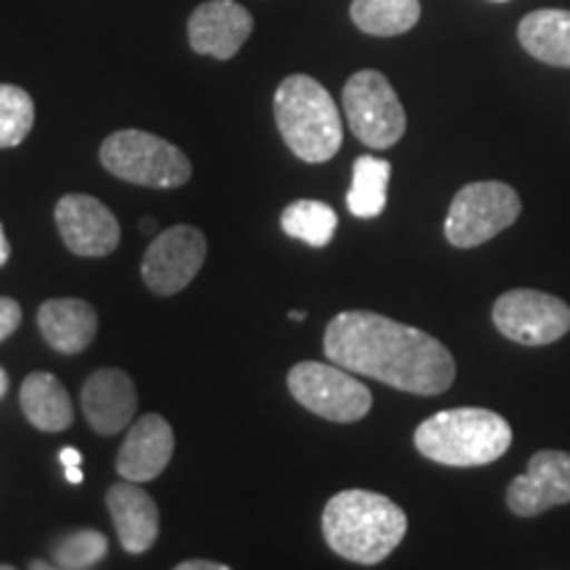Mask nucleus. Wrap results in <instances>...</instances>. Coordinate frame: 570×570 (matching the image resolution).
I'll return each mask as SVG.
<instances>
[{
    "instance_id": "nucleus-1",
    "label": "nucleus",
    "mask_w": 570,
    "mask_h": 570,
    "mask_svg": "<svg viewBox=\"0 0 570 570\" xmlns=\"http://www.w3.org/2000/svg\"><path fill=\"white\" fill-rule=\"evenodd\" d=\"M325 354L352 373L375 377L407 394L436 396L452 386L454 356L420 327L375 312H341L325 331Z\"/></svg>"
},
{
    "instance_id": "nucleus-2",
    "label": "nucleus",
    "mask_w": 570,
    "mask_h": 570,
    "mask_svg": "<svg viewBox=\"0 0 570 570\" xmlns=\"http://www.w3.org/2000/svg\"><path fill=\"white\" fill-rule=\"evenodd\" d=\"M323 533L331 550L360 566H377L402 544L407 515L389 497L365 489L338 491L323 512Z\"/></svg>"
},
{
    "instance_id": "nucleus-3",
    "label": "nucleus",
    "mask_w": 570,
    "mask_h": 570,
    "mask_svg": "<svg viewBox=\"0 0 570 570\" xmlns=\"http://www.w3.org/2000/svg\"><path fill=\"white\" fill-rule=\"evenodd\" d=\"M512 444V428L497 412L458 407L436 412L415 431L423 458L449 468H479L502 458Z\"/></svg>"
},
{
    "instance_id": "nucleus-4",
    "label": "nucleus",
    "mask_w": 570,
    "mask_h": 570,
    "mask_svg": "<svg viewBox=\"0 0 570 570\" xmlns=\"http://www.w3.org/2000/svg\"><path fill=\"white\" fill-rule=\"evenodd\" d=\"M275 122L298 159L323 164L338 154L344 125L336 101L309 75H291L275 90Z\"/></svg>"
},
{
    "instance_id": "nucleus-5",
    "label": "nucleus",
    "mask_w": 570,
    "mask_h": 570,
    "mask_svg": "<svg viewBox=\"0 0 570 570\" xmlns=\"http://www.w3.org/2000/svg\"><path fill=\"white\" fill-rule=\"evenodd\" d=\"M101 164L119 180L148 188H180L194 173L180 148L142 130L109 135L101 146Z\"/></svg>"
},
{
    "instance_id": "nucleus-6",
    "label": "nucleus",
    "mask_w": 570,
    "mask_h": 570,
    "mask_svg": "<svg viewBox=\"0 0 570 570\" xmlns=\"http://www.w3.org/2000/svg\"><path fill=\"white\" fill-rule=\"evenodd\" d=\"M523 212L520 196L508 183L481 180L458 190L449 206L444 235L452 246L473 248L487 244L515 223Z\"/></svg>"
},
{
    "instance_id": "nucleus-7",
    "label": "nucleus",
    "mask_w": 570,
    "mask_h": 570,
    "mask_svg": "<svg viewBox=\"0 0 570 570\" xmlns=\"http://www.w3.org/2000/svg\"><path fill=\"white\" fill-rule=\"evenodd\" d=\"M288 391L302 407L331 423H356L373 407V394L336 362H298L288 373Z\"/></svg>"
},
{
    "instance_id": "nucleus-8",
    "label": "nucleus",
    "mask_w": 570,
    "mask_h": 570,
    "mask_svg": "<svg viewBox=\"0 0 570 570\" xmlns=\"http://www.w3.org/2000/svg\"><path fill=\"white\" fill-rule=\"evenodd\" d=\"M344 114L356 138L377 151L396 146L407 130V117L396 90L375 69H362L348 77L344 85Z\"/></svg>"
},
{
    "instance_id": "nucleus-9",
    "label": "nucleus",
    "mask_w": 570,
    "mask_h": 570,
    "mask_svg": "<svg viewBox=\"0 0 570 570\" xmlns=\"http://www.w3.org/2000/svg\"><path fill=\"white\" fill-rule=\"evenodd\" d=\"M491 317L502 336L523 346L554 344L570 331V306L533 288H515L499 296Z\"/></svg>"
},
{
    "instance_id": "nucleus-10",
    "label": "nucleus",
    "mask_w": 570,
    "mask_h": 570,
    "mask_svg": "<svg viewBox=\"0 0 570 570\" xmlns=\"http://www.w3.org/2000/svg\"><path fill=\"white\" fill-rule=\"evenodd\" d=\"M206 259V238L190 225L159 233L142 256V281L159 296L180 294L198 275Z\"/></svg>"
},
{
    "instance_id": "nucleus-11",
    "label": "nucleus",
    "mask_w": 570,
    "mask_h": 570,
    "mask_svg": "<svg viewBox=\"0 0 570 570\" xmlns=\"http://www.w3.org/2000/svg\"><path fill=\"white\" fill-rule=\"evenodd\" d=\"M56 227L77 256H109L119 246L122 227L109 206L85 194H67L56 204Z\"/></svg>"
},
{
    "instance_id": "nucleus-12",
    "label": "nucleus",
    "mask_w": 570,
    "mask_h": 570,
    "mask_svg": "<svg viewBox=\"0 0 570 570\" xmlns=\"http://www.w3.org/2000/svg\"><path fill=\"white\" fill-rule=\"evenodd\" d=\"M570 502V454L541 449L508 489V508L518 518H533Z\"/></svg>"
},
{
    "instance_id": "nucleus-13",
    "label": "nucleus",
    "mask_w": 570,
    "mask_h": 570,
    "mask_svg": "<svg viewBox=\"0 0 570 570\" xmlns=\"http://www.w3.org/2000/svg\"><path fill=\"white\" fill-rule=\"evenodd\" d=\"M252 30V13L235 0H206L188 19L190 48L219 61L233 59L244 48Z\"/></svg>"
},
{
    "instance_id": "nucleus-14",
    "label": "nucleus",
    "mask_w": 570,
    "mask_h": 570,
    "mask_svg": "<svg viewBox=\"0 0 570 570\" xmlns=\"http://www.w3.org/2000/svg\"><path fill=\"white\" fill-rule=\"evenodd\" d=\"M82 412L90 428L101 436L125 431L138 412V391L122 370H96L82 386Z\"/></svg>"
},
{
    "instance_id": "nucleus-15",
    "label": "nucleus",
    "mask_w": 570,
    "mask_h": 570,
    "mask_svg": "<svg viewBox=\"0 0 570 570\" xmlns=\"http://www.w3.org/2000/svg\"><path fill=\"white\" fill-rule=\"evenodd\" d=\"M175 452L173 425L161 415H142L127 433L117 454V473L125 481L146 483L164 473Z\"/></svg>"
},
{
    "instance_id": "nucleus-16",
    "label": "nucleus",
    "mask_w": 570,
    "mask_h": 570,
    "mask_svg": "<svg viewBox=\"0 0 570 570\" xmlns=\"http://www.w3.org/2000/svg\"><path fill=\"white\" fill-rule=\"evenodd\" d=\"M106 504H109L114 529L125 552L142 554L151 550L159 537V510L154 499L138 483L122 481L106 491Z\"/></svg>"
},
{
    "instance_id": "nucleus-17",
    "label": "nucleus",
    "mask_w": 570,
    "mask_h": 570,
    "mask_svg": "<svg viewBox=\"0 0 570 570\" xmlns=\"http://www.w3.org/2000/svg\"><path fill=\"white\" fill-rule=\"evenodd\" d=\"M38 325L46 344L61 354H80L98 333L96 309L82 298H51L40 306Z\"/></svg>"
},
{
    "instance_id": "nucleus-18",
    "label": "nucleus",
    "mask_w": 570,
    "mask_h": 570,
    "mask_svg": "<svg viewBox=\"0 0 570 570\" xmlns=\"http://www.w3.org/2000/svg\"><path fill=\"white\" fill-rule=\"evenodd\" d=\"M518 40L533 59L570 69V11L541 9L520 19Z\"/></svg>"
},
{
    "instance_id": "nucleus-19",
    "label": "nucleus",
    "mask_w": 570,
    "mask_h": 570,
    "mask_svg": "<svg viewBox=\"0 0 570 570\" xmlns=\"http://www.w3.org/2000/svg\"><path fill=\"white\" fill-rule=\"evenodd\" d=\"M19 404L24 417L46 433L67 431L75 420L71 399L63 383L51 373H32L19 389Z\"/></svg>"
},
{
    "instance_id": "nucleus-20",
    "label": "nucleus",
    "mask_w": 570,
    "mask_h": 570,
    "mask_svg": "<svg viewBox=\"0 0 570 570\" xmlns=\"http://www.w3.org/2000/svg\"><path fill=\"white\" fill-rule=\"evenodd\" d=\"M352 21L375 38L410 32L420 21V0H352Z\"/></svg>"
},
{
    "instance_id": "nucleus-21",
    "label": "nucleus",
    "mask_w": 570,
    "mask_h": 570,
    "mask_svg": "<svg viewBox=\"0 0 570 570\" xmlns=\"http://www.w3.org/2000/svg\"><path fill=\"white\" fill-rule=\"evenodd\" d=\"M391 180V164L386 159H375V156H360L354 161L352 190L346 196V206L354 217L373 219L386 209Z\"/></svg>"
},
{
    "instance_id": "nucleus-22",
    "label": "nucleus",
    "mask_w": 570,
    "mask_h": 570,
    "mask_svg": "<svg viewBox=\"0 0 570 570\" xmlns=\"http://www.w3.org/2000/svg\"><path fill=\"white\" fill-rule=\"evenodd\" d=\"M281 225L285 235L320 248L333 240L338 227V217L336 212H333V206H327L323 202H312V198H302V202H294L283 212Z\"/></svg>"
},
{
    "instance_id": "nucleus-23",
    "label": "nucleus",
    "mask_w": 570,
    "mask_h": 570,
    "mask_svg": "<svg viewBox=\"0 0 570 570\" xmlns=\"http://www.w3.org/2000/svg\"><path fill=\"white\" fill-rule=\"evenodd\" d=\"M35 125V104L19 85H0V148L24 142Z\"/></svg>"
},
{
    "instance_id": "nucleus-24",
    "label": "nucleus",
    "mask_w": 570,
    "mask_h": 570,
    "mask_svg": "<svg viewBox=\"0 0 570 570\" xmlns=\"http://www.w3.org/2000/svg\"><path fill=\"white\" fill-rule=\"evenodd\" d=\"M106 552H109V541L101 531L80 529L53 547V566L63 570H88L96 568L106 558Z\"/></svg>"
},
{
    "instance_id": "nucleus-25",
    "label": "nucleus",
    "mask_w": 570,
    "mask_h": 570,
    "mask_svg": "<svg viewBox=\"0 0 570 570\" xmlns=\"http://www.w3.org/2000/svg\"><path fill=\"white\" fill-rule=\"evenodd\" d=\"M21 325V306L9 296H0V341H6L17 333Z\"/></svg>"
},
{
    "instance_id": "nucleus-26",
    "label": "nucleus",
    "mask_w": 570,
    "mask_h": 570,
    "mask_svg": "<svg viewBox=\"0 0 570 570\" xmlns=\"http://www.w3.org/2000/svg\"><path fill=\"white\" fill-rule=\"evenodd\" d=\"M177 570H227L225 562H209V560H183Z\"/></svg>"
},
{
    "instance_id": "nucleus-27",
    "label": "nucleus",
    "mask_w": 570,
    "mask_h": 570,
    "mask_svg": "<svg viewBox=\"0 0 570 570\" xmlns=\"http://www.w3.org/2000/svg\"><path fill=\"white\" fill-rule=\"evenodd\" d=\"M59 458H61V462H63V468L80 465V462H82V454H80V449H75V446H63Z\"/></svg>"
},
{
    "instance_id": "nucleus-28",
    "label": "nucleus",
    "mask_w": 570,
    "mask_h": 570,
    "mask_svg": "<svg viewBox=\"0 0 570 570\" xmlns=\"http://www.w3.org/2000/svg\"><path fill=\"white\" fill-rule=\"evenodd\" d=\"M9 256H11V244H9V238H6L3 225H0V267L9 262Z\"/></svg>"
},
{
    "instance_id": "nucleus-29",
    "label": "nucleus",
    "mask_w": 570,
    "mask_h": 570,
    "mask_svg": "<svg viewBox=\"0 0 570 570\" xmlns=\"http://www.w3.org/2000/svg\"><path fill=\"white\" fill-rule=\"evenodd\" d=\"M67 481H69V483H82V470H80V465L67 468Z\"/></svg>"
},
{
    "instance_id": "nucleus-30",
    "label": "nucleus",
    "mask_w": 570,
    "mask_h": 570,
    "mask_svg": "<svg viewBox=\"0 0 570 570\" xmlns=\"http://www.w3.org/2000/svg\"><path fill=\"white\" fill-rule=\"evenodd\" d=\"M140 230L146 233V235H154V233H156V219H154V217H146V219H142V223H140Z\"/></svg>"
},
{
    "instance_id": "nucleus-31",
    "label": "nucleus",
    "mask_w": 570,
    "mask_h": 570,
    "mask_svg": "<svg viewBox=\"0 0 570 570\" xmlns=\"http://www.w3.org/2000/svg\"><path fill=\"white\" fill-rule=\"evenodd\" d=\"M6 391H9V375H6V370L0 367V399L6 396Z\"/></svg>"
},
{
    "instance_id": "nucleus-32",
    "label": "nucleus",
    "mask_w": 570,
    "mask_h": 570,
    "mask_svg": "<svg viewBox=\"0 0 570 570\" xmlns=\"http://www.w3.org/2000/svg\"><path fill=\"white\" fill-rule=\"evenodd\" d=\"M35 568L40 570V568H56V566H53V562H40V560H32V562H30V570H35Z\"/></svg>"
},
{
    "instance_id": "nucleus-33",
    "label": "nucleus",
    "mask_w": 570,
    "mask_h": 570,
    "mask_svg": "<svg viewBox=\"0 0 570 570\" xmlns=\"http://www.w3.org/2000/svg\"><path fill=\"white\" fill-rule=\"evenodd\" d=\"M288 317H291V320H304L306 315H304V312H298V309H296V312H291V315H288Z\"/></svg>"
},
{
    "instance_id": "nucleus-34",
    "label": "nucleus",
    "mask_w": 570,
    "mask_h": 570,
    "mask_svg": "<svg viewBox=\"0 0 570 570\" xmlns=\"http://www.w3.org/2000/svg\"><path fill=\"white\" fill-rule=\"evenodd\" d=\"M491 3H508V0H491Z\"/></svg>"
}]
</instances>
